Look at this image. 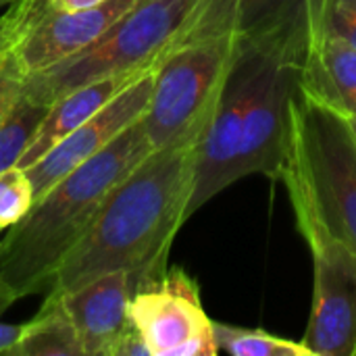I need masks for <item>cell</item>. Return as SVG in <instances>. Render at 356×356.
I'll list each match as a JSON object with an SVG mask.
<instances>
[{
  "instance_id": "cell-1",
  "label": "cell",
  "mask_w": 356,
  "mask_h": 356,
  "mask_svg": "<svg viewBox=\"0 0 356 356\" xmlns=\"http://www.w3.org/2000/svg\"><path fill=\"white\" fill-rule=\"evenodd\" d=\"M198 140L152 150L106 196L83 238L58 267L48 292L73 290L102 273L125 271L138 290L169 267V250L190 219Z\"/></svg>"
},
{
  "instance_id": "cell-2",
  "label": "cell",
  "mask_w": 356,
  "mask_h": 356,
  "mask_svg": "<svg viewBox=\"0 0 356 356\" xmlns=\"http://www.w3.org/2000/svg\"><path fill=\"white\" fill-rule=\"evenodd\" d=\"M152 150L146 125L138 119L104 150L58 179L8 227L0 240V275L19 300L50 290L58 267L83 238L111 190Z\"/></svg>"
},
{
  "instance_id": "cell-3",
  "label": "cell",
  "mask_w": 356,
  "mask_h": 356,
  "mask_svg": "<svg viewBox=\"0 0 356 356\" xmlns=\"http://www.w3.org/2000/svg\"><path fill=\"white\" fill-rule=\"evenodd\" d=\"M330 234L356 252V134L342 113L302 88L292 102L286 165L280 177Z\"/></svg>"
},
{
  "instance_id": "cell-4",
  "label": "cell",
  "mask_w": 356,
  "mask_h": 356,
  "mask_svg": "<svg viewBox=\"0 0 356 356\" xmlns=\"http://www.w3.org/2000/svg\"><path fill=\"white\" fill-rule=\"evenodd\" d=\"M198 0H138L96 42L77 54L25 77L19 94L50 106L67 92L102 77L138 73L173 48Z\"/></svg>"
},
{
  "instance_id": "cell-5",
  "label": "cell",
  "mask_w": 356,
  "mask_h": 356,
  "mask_svg": "<svg viewBox=\"0 0 356 356\" xmlns=\"http://www.w3.org/2000/svg\"><path fill=\"white\" fill-rule=\"evenodd\" d=\"M307 27V0L275 25L238 38L236 54L221 86L213 115L198 140L194 190L188 207L192 217L219 192L227 190L240 146L242 121L261 81L282 50Z\"/></svg>"
},
{
  "instance_id": "cell-6",
  "label": "cell",
  "mask_w": 356,
  "mask_h": 356,
  "mask_svg": "<svg viewBox=\"0 0 356 356\" xmlns=\"http://www.w3.org/2000/svg\"><path fill=\"white\" fill-rule=\"evenodd\" d=\"M236 38L186 42L154 65V83L142 117L154 150L200 140L236 54Z\"/></svg>"
},
{
  "instance_id": "cell-7",
  "label": "cell",
  "mask_w": 356,
  "mask_h": 356,
  "mask_svg": "<svg viewBox=\"0 0 356 356\" xmlns=\"http://www.w3.org/2000/svg\"><path fill=\"white\" fill-rule=\"evenodd\" d=\"M290 202L313 254V309L300 344L311 356H355L356 252L330 234L302 200Z\"/></svg>"
},
{
  "instance_id": "cell-8",
  "label": "cell",
  "mask_w": 356,
  "mask_h": 356,
  "mask_svg": "<svg viewBox=\"0 0 356 356\" xmlns=\"http://www.w3.org/2000/svg\"><path fill=\"white\" fill-rule=\"evenodd\" d=\"M307 50V27L282 50L242 121L240 146L232 169V181L248 175L280 179L290 136L292 102L300 90V73Z\"/></svg>"
},
{
  "instance_id": "cell-9",
  "label": "cell",
  "mask_w": 356,
  "mask_h": 356,
  "mask_svg": "<svg viewBox=\"0 0 356 356\" xmlns=\"http://www.w3.org/2000/svg\"><path fill=\"white\" fill-rule=\"evenodd\" d=\"M129 321L150 356H217L213 319L204 313L200 288L184 269L134 290Z\"/></svg>"
},
{
  "instance_id": "cell-10",
  "label": "cell",
  "mask_w": 356,
  "mask_h": 356,
  "mask_svg": "<svg viewBox=\"0 0 356 356\" xmlns=\"http://www.w3.org/2000/svg\"><path fill=\"white\" fill-rule=\"evenodd\" d=\"M152 83L154 67L144 71L125 90L111 98L96 115L63 138L38 163L25 169L33 186V202L75 167L104 150L131 123L142 119L150 102Z\"/></svg>"
},
{
  "instance_id": "cell-11",
  "label": "cell",
  "mask_w": 356,
  "mask_h": 356,
  "mask_svg": "<svg viewBox=\"0 0 356 356\" xmlns=\"http://www.w3.org/2000/svg\"><path fill=\"white\" fill-rule=\"evenodd\" d=\"M136 2L106 0L81 10H56L48 6L27 29L13 54V67L21 81L96 42Z\"/></svg>"
},
{
  "instance_id": "cell-12",
  "label": "cell",
  "mask_w": 356,
  "mask_h": 356,
  "mask_svg": "<svg viewBox=\"0 0 356 356\" xmlns=\"http://www.w3.org/2000/svg\"><path fill=\"white\" fill-rule=\"evenodd\" d=\"M73 321L83 356H115L125 332L131 327V280L125 271L102 273L73 290L56 292Z\"/></svg>"
},
{
  "instance_id": "cell-13",
  "label": "cell",
  "mask_w": 356,
  "mask_h": 356,
  "mask_svg": "<svg viewBox=\"0 0 356 356\" xmlns=\"http://www.w3.org/2000/svg\"><path fill=\"white\" fill-rule=\"evenodd\" d=\"M300 88L344 117L356 119V48L309 29Z\"/></svg>"
},
{
  "instance_id": "cell-14",
  "label": "cell",
  "mask_w": 356,
  "mask_h": 356,
  "mask_svg": "<svg viewBox=\"0 0 356 356\" xmlns=\"http://www.w3.org/2000/svg\"><path fill=\"white\" fill-rule=\"evenodd\" d=\"M144 71H148V69H144ZM144 71L121 73V75L96 79L92 83H86L81 88L67 92L56 102H52L46 117L33 131L17 167L29 169L33 163H38L50 148H54L63 138H67L73 129H77L81 123H86L92 115H96L111 98H115L121 90H125Z\"/></svg>"
},
{
  "instance_id": "cell-15",
  "label": "cell",
  "mask_w": 356,
  "mask_h": 356,
  "mask_svg": "<svg viewBox=\"0 0 356 356\" xmlns=\"http://www.w3.org/2000/svg\"><path fill=\"white\" fill-rule=\"evenodd\" d=\"M302 2L305 0H198L173 46L213 38L238 40L257 33L294 13Z\"/></svg>"
},
{
  "instance_id": "cell-16",
  "label": "cell",
  "mask_w": 356,
  "mask_h": 356,
  "mask_svg": "<svg viewBox=\"0 0 356 356\" xmlns=\"http://www.w3.org/2000/svg\"><path fill=\"white\" fill-rule=\"evenodd\" d=\"M6 356H83L73 321L56 292H46L42 309L21 325L19 338Z\"/></svg>"
},
{
  "instance_id": "cell-17",
  "label": "cell",
  "mask_w": 356,
  "mask_h": 356,
  "mask_svg": "<svg viewBox=\"0 0 356 356\" xmlns=\"http://www.w3.org/2000/svg\"><path fill=\"white\" fill-rule=\"evenodd\" d=\"M48 108L50 106L35 104L29 98L17 94L0 119V171L15 167L21 161L33 131L46 117Z\"/></svg>"
},
{
  "instance_id": "cell-18",
  "label": "cell",
  "mask_w": 356,
  "mask_h": 356,
  "mask_svg": "<svg viewBox=\"0 0 356 356\" xmlns=\"http://www.w3.org/2000/svg\"><path fill=\"white\" fill-rule=\"evenodd\" d=\"M213 334L219 353L232 356H311L300 342L271 336L263 330H246L213 321Z\"/></svg>"
},
{
  "instance_id": "cell-19",
  "label": "cell",
  "mask_w": 356,
  "mask_h": 356,
  "mask_svg": "<svg viewBox=\"0 0 356 356\" xmlns=\"http://www.w3.org/2000/svg\"><path fill=\"white\" fill-rule=\"evenodd\" d=\"M307 23L356 48V0H307Z\"/></svg>"
},
{
  "instance_id": "cell-20",
  "label": "cell",
  "mask_w": 356,
  "mask_h": 356,
  "mask_svg": "<svg viewBox=\"0 0 356 356\" xmlns=\"http://www.w3.org/2000/svg\"><path fill=\"white\" fill-rule=\"evenodd\" d=\"M33 207V186L25 169L8 167L0 171V229L21 221Z\"/></svg>"
},
{
  "instance_id": "cell-21",
  "label": "cell",
  "mask_w": 356,
  "mask_h": 356,
  "mask_svg": "<svg viewBox=\"0 0 356 356\" xmlns=\"http://www.w3.org/2000/svg\"><path fill=\"white\" fill-rule=\"evenodd\" d=\"M19 298L15 296V292L8 288V284L4 282V277L0 275V355L6 356V353L10 350V346L17 342L21 325H10L2 321V315L10 309L13 302H17Z\"/></svg>"
},
{
  "instance_id": "cell-22",
  "label": "cell",
  "mask_w": 356,
  "mask_h": 356,
  "mask_svg": "<svg viewBox=\"0 0 356 356\" xmlns=\"http://www.w3.org/2000/svg\"><path fill=\"white\" fill-rule=\"evenodd\" d=\"M19 86H21L19 73L10 65H2L0 67V119L6 113V108L10 106V102L17 98Z\"/></svg>"
},
{
  "instance_id": "cell-23",
  "label": "cell",
  "mask_w": 356,
  "mask_h": 356,
  "mask_svg": "<svg viewBox=\"0 0 356 356\" xmlns=\"http://www.w3.org/2000/svg\"><path fill=\"white\" fill-rule=\"evenodd\" d=\"M102 2L106 0H48V4L56 10H81V8L102 4Z\"/></svg>"
},
{
  "instance_id": "cell-24",
  "label": "cell",
  "mask_w": 356,
  "mask_h": 356,
  "mask_svg": "<svg viewBox=\"0 0 356 356\" xmlns=\"http://www.w3.org/2000/svg\"><path fill=\"white\" fill-rule=\"evenodd\" d=\"M10 2H13V0H0V10H2V8H4L6 4H10Z\"/></svg>"
},
{
  "instance_id": "cell-25",
  "label": "cell",
  "mask_w": 356,
  "mask_h": 356,
  "mask_svg": "<svg viewBox=\"0 0 356 356\" xmlns=\"http://www.w3.org/2000/svg\"><path fill=\"white\" fill-rule=\"evenodd\" d=\"M348 121H350V125H353V129H355L356 134V119H350V117H348Z\"/></svg>"
},
{
  "instance_id": "cell-26",
  "label": "cell",
  "mask_w": 356,
  "mask_h": 356,
  "mask_svg": "<svg viewBox=\"0 0 356 356\" xmlns=\"http://www.w3.org/2000/svg\"><path fill=\"white\" fill-rule=\"evenodd\" d=\"M355 356H356V353H355Z\"/></svg>"
}]
</instances>
